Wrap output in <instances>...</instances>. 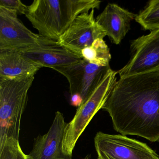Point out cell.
I'll list each match as a JSON object with an SVG mask.
<instances>
[{
    "instance_id": "cell-1",
    "label": "cell",
    "mask_w": 159,
    "mask_h": 159,
    "mask_svg": "<svg viewBox=\"0 0 159 159\" xmlns=\"http://www.w3.org/2000/svg\"><path fill=\"white\" fill-rule=\"evenodd\" d=\"M102 109L121 134L159 141V71L120 78Z\"/></svg>"
},
{
    "instance_id": "cell-2",
    "label": "cell",
    "mask_w": 159,
    "mask_h": 159,
    "mask_svg": "<svg viewBox=\"0 0 159 159\" xmlns=\"http://www.w3.org/2000/svg\"><path fill=\"white\" fill-rule=\"evenodd\" d=\"M98 0H35L25 16L39 34L58 41L76 17L99 9Z\"/></svg>"
},
{
    "instance_id": "cell-3",
    "label": "cell",
    "mask_w": 159,
    "mask_h": 159,
    "mask_svg": "<svg viewBox=\"0 0 159 159\" xmlns=\"http://www.w3.org/2000/svg\"><path fill=\"white\" fill-rule=\"evenodd\" d=\"M34 76L0 80V148L7 139L19 141L22 116Z\"/></svg>"
},
{
    "instance_id": "cell-4",
    "label": "cell",
    "mask_w": 159,
    "mask_h": 159,
    "mask_svg": "<svg viewBox=\"0 0 159 159\" xmlns=\"http://www.w3.org/2000/svg\"><path fill=\"white\" fill-rule=\"evenodd\" d=\"M117 71L111 69L89 97L77 108L72 120L67 123L63 151L72 156L76 143L93 117L107 101L117 81Z\"/></svg>"
},
{
    "instance_id": "cell-5",
    "label": "cell",
    "mask_w": 159,
    "mask_h": 159,
    "mask_svg": "<svg viewBox=\"0 0 159 159\" xmlns=\"http://www.w3.org/2000/svg\"><path fill=\"white\" fill-rule=\"evenodd\" d=\"M52 41L28 29L16 11L0 6V50L24 52Z\"/></svg>"
},
{
    "instance_id": "cell-6",
    "label": "cell",
    "mask_w": 159,
    "mask_h": 159,
    "mask_svg": "<svg viewBox=\"0 0 159 159\" xmlns=\"http://www.w3.org/2000/svg\"><path fill=\"white\" fill-rule=\"evenodd\" d=\"M94 146L98 159H159L147 144L121 134L98 132Z\"/></svg>"
},
{
    "instance_id": "cell-7",
    "label": "cell",
    "mask_w": 159,
    "mask_h": 159,
    "mask_svg": "<svg viewBox=\"0 0 159 159\" xmlns=\"http://www.w3.org/2000/svg\"><path fill=\"white\" fill-rule=\"evenodd\" d=\"M131 58L117 71L120 78L159 71V29L131 43Z\"/></svg>"
},
{
    "instance_id": "cell-8",
    "label": "cell",
    "mask_w": 159,
    "mask_h": 159,
    "mask_svg": "<svg viewBox=\"0 0 159 159\" xmlns=\"http://www.w3.org/2000/svg\"><path fill=\"white\" fill-rule=\"evenodd\" d=\"M111 69L110 66H99L82 59L77 63L54 70L68 81L70 95L80 94L84 102Z\"/></svg>"
},
{
    "instance_id": "cell-9",
    "label": "cell",
    "mask_w": 159,
    "mask_h": 159,
    "mask_svg": "<svg viewBox=\"0 0 159 159\" xmlns=\"http://www.w3.org/2000/svg\"><path fill=\"white\" fill-rule=\"evenodd\" d=\"M107 33L94 18V10L78 16L58 43L81 57L82 51L95 40L104 39Z\"/></svg>"
},
{
    "instance_id": "cell-10",
    "label": "cell",
    "mask_w": 159,
    "mask_h": 159,
    "mask_svg": "<svg viewBox=\"0 0 159 159\" xmlns=\"http://www.w3.org/2000/svg\"><path fill=\"white\" fill-rule=\"evenodd\" d=\"M67 123L60 111L56 112L49 131L35 139L33 148L28 155L29 159H72L71 155L63 151V142Z\"/></svg>"
},
{
    "instance_id": "cell-11",
    "label": "cell",
    "mask_w": 159,
    "mask_h": 159,
    "mask_svg": "<svg viewBox=\"0 0 159 159\" xmlns=\"http://www.w3.org/2000/svg\"><path fill=\"white\" fill-rule=\"evenodd\" d=\"M21 52L25 57L42 67L50 68L54 70L77 63L82 59L76 54L60 45L57 41L55 40Z\"/></svg>"
},
{
    "instance_id": "cell-12",
    "label": "cell",
    "mask_w": 159,
    "mask_h": 159,
    "mask_svg": "<svg viewBox=\"0 0 159 159\" xmlns=\"http://www.w3.org/2000/svg\"><path fill=\"white\" fill-rule=\"evenodd\" d=\"M137 15L115 3H109L96 18L111 42L119 44L130 29V23Z\"/></svg>"
},
{
    "instance_id": "cell-13",
    "label": "cell",
    "mask_w": 159,
    "mask_h": 159,
    "mask_svg": "<svg viewBox=\"0 0 159 159\" xmlns=\"http://www.w3.org/2000/svg\"><path fill=\"white\" fill-rule=\"evenodd\" d=\"M42 68L19 51L0 50V80L35 76Z\"/></svg>"
},
{
    "instance_id": "cell-14",
    "label": "cell",
    "mask_w": 159,
    "mask_h": 159,
    "mask_svg": "<svg viewBox=\"0 0 159 159\" xmlns=\"http://www.w3.org/2000/svg\"><path fill=\"white\" fill-rule=\"evenodd\" d=\"M81 57L91 64L105 67L110 66L111 55L104 39H98L82 51Z\"/></svg>"
},
{
    "instance_id": "cell-15",
    "label": "cell",
    "mask_w": 159,
    "mask_h": 159,
    "mask_svg": "<svg viewBox=\"0 0 159 159\" xmlns=\"http://www.w3.org/2000/svg\"><path fill=\"white\" fill-rule=\"evenodd\" d=\"M135 21L145 30L159 29V0L149 2L146 8L137 15Z\"/></svg>"
},
{
    "instance_id": "cell-16",
    "label": "cell",
    "mask_w": 159,
    "mask_h": 159,
    "mask_svg": "<svg viewBox=\"0 0 159 159\" xmlns=\"http://www.w3.org/2000/svg\"><path fill=\"white\" fill-rule=\"evenodd\" d=\"M0 159H29L20 147L19 141L7 139L3 147L0 148Z\"/></svg>"
},
{
    "instance_id": "cell-17",
    "label": "cell",
    "mask_w": 159,
    "mask_h": 159,
    "mask_svg": "<svg viewBox=\"0 0 159 159\" xmlns=\"http://www.w3.org/2000/svg\"><path fill=\"white\" fill-rule=\"evenodd\" d=\"M0 6L16 11L18 15H26L28 9L20 0H0Z\"/></svg>"
},
{
    "instance_id": "cell-18",
    "label": "cell",
    "mask_w": 159,
    "mask_h": 159,
    "mask_svg": "<svg viewBox=\"0 0 159 159\" xmlns=\"http://www.w3.org/2000/svg\"><path fill=\"white\" fill-rule=\"evenodd\" d=\"M70 102L72 106L79 107L82 104L83 99L80 94H74L70 95Z\"/></svg>"
},
{
    "instance_id": "cell-19",
    "label": "cell",
    "mask_w": 159,
    "mask_h": 159,
    "mask_svg": "<svg viewBox=\"0 0 159 159\" xmlns=\"http://www.w3.org/2000/svg\"><path fill=\"white\" fill-rule=\"evenodd\" d=\"M90 155H87V156H86V157H84L83 159H90Z\"/></svg>"
}]
</instances>
